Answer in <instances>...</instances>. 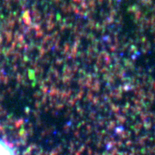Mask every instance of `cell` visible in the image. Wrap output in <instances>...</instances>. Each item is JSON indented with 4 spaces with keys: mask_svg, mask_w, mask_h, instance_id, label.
<instances>
[{
    "mask_svg": "<svg viewBox=\"0 0 155 155\" xmlns=\"http://www.w3.org/2000/svg\"><path fill=\"white\" fill-rule=\"evenodd\" d=\"M0 155H16L10 145L0 139Z\"/></svg>",
    "mask_w": 155,
    "mask_h": 155,
    "instance_id": "6da1fadb",
    "label": "cell"
}]
</instances>
